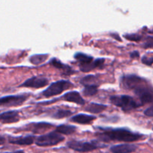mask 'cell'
<instances>
[{
  "label": "cell",
  "instance_id": "cell-20",
  "mask_svg": "<svg viewBox=\"0 0 153 153\" xmlns=\"http://www.w3.org/2000/svg\"><path fill=\"white\" fill-rule=\"evenodd\" d=\"M49 57L48 54H38V55H31L29 58V61L34 65H39L44 62Z\"/></svg>",
  "mask_w": 153,
  "mask_h": 153
},
{
  "label": "cell",
  "instance_id": "cell-9",
  "mask_svg": "<svg viewBox=\"0 0 153 153\" xmlns=\"http://www.w3.org/2000/svg\"><path fill=\"white\" fill-rule=\"evenodd\" d=\"M133 91L137 96L140 101L141 102V105L153 102V90L147 88L145 84L138 87Z\"/></svg>",
  "mask_w": 153,
  "mask_h": 153
},
{
  "label": "cell",
  "instance_id": "cell-24",
  "mask_svg": "<svg viewBox=\"0 0 153 153\" xmlns=\"http://www.w3.org/2000/svg\"><path fill=\"white\" fill-rule=\"evenodd\" d=\"M123 37L127 40H131V41L138 42L142 40V36L138 34H135V33H134V34H124Z\"/></svg>",
  "mask_w": 153,
  "mask_h": 153
},
{
  "label": "cell",
  "instance_id": "cell-31",
  "mask_svg": "<svg viewBox=\"0 0 153 153\" xmlns=\"http://www.w3.org/2000/svg\"><path fill=\"white\" fill-rule=\"evenodd\" d=\"M152 130H153V128H152Z\"/></svg>",
  "mask_w": 153,
  "mask_h": 153
},
{
  "label": "cell",
  "instance_id": "cell-8",
  "mask_svg": "<svg viewBox=\"0 0 153 153\" xmlns=\"http://www.w3.org/2000/svg\"><path fill=\"white\" fill-rule=\"evenodd\" d=\"M29 97V94H19V95H10L2 97L0 99V104L1 106H19L23 104Z\"/></svg>",
  "mask_w": 153,
  "mask_h": 153
},
{
  "label": "cell",
  "instance_id": "cell-30",
  "mask_svg": "<svg viewBox=\"0 0 153 153\" xmlns=\"http://www.w3.org/2000/svg\"><path fill=\"white\" fill-rule=\"evenodd\" d=\"M1 153H24V151L17 150V151H14V152H1Z\"/></svg>",
  "mask_w": 153,
  "mask_h": 153
},
{
  "label": "cell",
  "instance_id": "cell-2",
  "mask_svg": "<svg viewBox=\"0 0 153 153\" xmlns=\"http://www.w3.org/2000/svg\"><path fill=\"white\" fill-rule=\"evenodd\" d=\"M74 58L79 62L80 70L84 73H88L94 69L102 68L105 64V58L94 59L92 56L83 52H76Z\"/></svg>",
  "mask_w": 153,
  "mask_h": 153
},
{
  "label": "cell",
  "instance_id": "cell-10",
  "mask_svg": "<svg viewBox=\"0 0 153 153\" xmlns=\"http://www.w3.org/2000/svg\"><path fill=\"white\" fill-rule=\"evenodd\" d=\"M49 84V79L44 77H38V76H33L29 78L22 84L19 85V88H30L39 89L46 86Z\"/></svg>",
  "mask_w": 153,
  "mask_h": 153
},
{
  "label": "cell",
  "instance_id": "cell-19",
  "mask_svg": "<svg viewBox=\"0 0 153 153\" xmlns=\"http://www.w3.org/2000/svg\"><path fill=\"white\" fill-rule=\"evenodd\" d=\"M76 127L74 126L67 125V124H61V125L58 126L55 128V131L61 134H66L69 135L73 133H74L76 130Z\"/></svg>",
  "mask_w": 153,
  "mask_h": 153
},
{
  "label": "cell",
  "instance_id": "cell-11",
  "mask_svg": "<svg viewBox=\"0 0 153 153\" xmlns=\"http://www.w3.org/2000/svg\"><path fill=\"white\" fill-rule=\"evenodd\" d=\"M19 120V116L17 111H8L0 114V121L2 124L14 123Z\"/></svg>",
  "mask_w": 153,
  "mask_h": 153
},
{
  "label": "cell",
  "instance_id": "cell-27",
  "mask_svg": "<svg viewBox=\"0 0 153 153\" xmlns=\"http://www.w3.org/2000/svg\"><path fill=\"white\" fill-rule=\"evenodd\" d=\"M144 114L147 117H153V105L150 106L149 108H146L144 111Z\"/></svg>",
  "mask_w": 153,
  "mask_h": 153
},
{
  "label": "cell",
  "instance_id": "cell-15",
  "mask_svg": "<svg viewBox=\"0 0 153 153\" xmlns=\"http://www.w3.org/2000/svg\"><path fill=\"white\" fill-rule=\"evenodd\" d=\"M49 64H51L52 67H55V68L59 69V70H63L64 74L67 75V76H69V75H71L73 73H76V71L73 70L70 66L64 64V63L61 62L60 60H58L56 58H52L50 60V61H49Z\"/></svg>",
  "mask_w": 153,
  "mask_h": 153
},
{
  "label": "cell",
  "instance_id": "cell-28",
  "mask_svg": "<svg viewBox=\"0 0 153 153\" xmlns=\"http://www.w3.org/2000/svg\"><path fill=\"white\" fill-rule=\"evenodd\" d=\"M140 56V54H139V52L137 51H134V52H131L130 53V57L131 58H137Z\"/></svg>",
  "mask_w": 153,
  "mask_h": 153
},
{
  "label": "cell",
  "instance_id": "cell-29",
  "mask_svg": "<svg viewBox=\"0 0 153 153\" xmlns=\"http://www.w3.org/2000/svg\"><path fill=\"white\" fill-rule=\"evenodd\" d=\"M111 35L112 37H114V38L116 39V40H119V41H122V40H121V38L119 37V35H118L117 34H115V33H114V34H111Z\"/></svg>",
  "mask_w": 153,
  "mask_h": 153
},
{
  "label": "cell",
  "instance_id": "cell-12",
  "mask_svg": "<svg viewBox=\"0 0 153 153\" xmlns=\"http://www.w3.org/2000/svg\"><path fill=\"white\" fill-rule=\"evenodd\" d=\"M61 99L67 102L75 103L79 105H84L85 103V100L82 98L81 94L78 91H72L64 94Z\"/></svg>",
  "mask_w": 153,
  "mask_h": 153
},
{
  "label": "cell",
  "instance_id": "cell-13",
  "mask_svg": "<svg viewBox=\"0 0 153 153\" xmlns=\"http://www.w3.org/2000/svg\"><path fill=\"white\" fill-rule=\"evenodd\" d=\"M97 119L95 116L91 114H78L75 116L72 117L70 120L73 123H76L78 124H82V125H88L91 123L94 120Z\"/></svg>",
  "mask_w": 153,
  "mask_h": 153
},
{
  "label": "cell",
  "instance_id": "cell-18",
  "mask_svg": "<svg viewBox=\"0 0 153 153\" xmlns=\"http://www.w3.org/2000/svg\"><path fill=\"white\" fill-rule=\"evenodd\" d=\"M107 108V105L99 104L96 102H91L85 108V111L91 114H100Z\"/></svg>",
  "mask_w": 153,
  "mask_h": 153
},
{
  "label": "cell",
  "instance_id": "cell-25",
  "mask_svg": "<svg viewBox=\"0 0 153 153\" xmlns=\"http://www.w3.org/2000/svg\"><path fill=\"white\" fill-rule=\"evenodd\" d=\"M144 49H152L153 48V36H147L145 39V42L143 45Z\"/></svg>",
  "mask_w": 153,
  "mask_h": 153
},
{
  "label": "cell",
  "instance_id": "cell-4",
  "mask_svg": "<svg viewBox=\"0 0 153 153\" xmlns=\"http://www.w3.org/2000/svg\"><path fill=\"white\" fill-rule=\"evenodd\" d=\"M67 146L70 149L79 152H88L94 151L101 147H105V145L100 144L96 140L92 141H79V140H70L67 142Z\"/></svg>",
  "mask_w": 153,
  "mask_h": 153
},
{
  "label": "cell",
  "instance_id": "cell-22",
  "mask_svg": "<svg viewBox=\"0 0 153 153\" xmlns=\"http://www.w3.org/2000/svg\"><path fill=\"white\" fill-rule=\"evenodd\" d=\"M73 112L70 110H64V109H59L56 112L52 115V117L55 118V119H63V118L68 117L70 115H72Z\"/></svg>",
  "mask_w": 153,
  "mask_h": 153
},
{
  "label": "cell",
  "instance_id": "cell-21",
  "mask_svg": "<svg viewBox=\"0 0 153 153\" xmlns=\"http://www.w3.org/2000/svg\"><path fill=\"white\" fill-rule=\"evenodd\" d=\"M83 94L86 97H92L98 92V85H91L85 86V88L82 91Z\"/></svg>",
  "mask_w": 153,
  "mask_h": 153
},
{
  "label": "cell",
  "instance_id": "cell-23",
  "mask_svg": "<svg viewBox=\"0 0 153 153\" xmlns=\"http://www.w3.org/2000/svg\"><path fill=\"white\" fill-rule=\"evenodd\" d=\"M96 76H93V75H89V76H85L82 78L80 80V83L82 84L84 86H88V85H96L95 81H96Z\"/></svg>",
  "mask_w": 153,
  "mask_h": 153
},
{
  "label": "cell",
  "instance_id": "cell-14",
  "mask_svg": "<svg viewBox=\"0 0 153 153\" xmlns=\"http://www.w3.org/2000/svg\"><path fill=\"white\" fill-rule=\"evenodd\" d=\"M137 146L131 143H123L112 146L111 147V152L113 153H131L135 152Z\"/></svg>",
  "mask_w": 153,
  "mask_h": 153
},
{
  "label": "cell",
  "instance_id": "cell-1",
  "mask_svg": "<svg viewBox=\"0 0 153 153\" xmlns=\"http://www.w3.org/2000/svg\"><path fill=\"white\" fill-rule=\"evenodd\" d=\"M101 132L97 134L100 139L103 141H122L130 143L134 142L143 138V134L138 132H134L126 128H102L100 127Z\"/></svg>",
  "mask_w": 153,
  "mask_h": 153
},
{
  "label": "cell",
  "instance_id": "cell-26",
  "mask_svg": "<svg viewBox=\"0 0 153 153\" xmlns=\"http://www.w3.org/2000/svg\"><path fill=\"white\" fill-rule=\"evenodd\" d=\"M142 63L146 65L151 66L153 64V57H148V56H143L142 58Z\"/></svg>",
  "mask_w": 153,
  "mask_h": 153
},
{
  "label": "cell",
  "instance_id": "cell-7",
  "mask_svg": "<svg viewBox=\"0 0 153 153\" xmlns=\"http://www.w3.org/2000/svg\"><path fill=\"white\" fill-rule=\"evenodd\" d=\"M145 80L137 75H125L120 79V85L123 88L127 90H135L138 87L144 85Z\"/></svg>",
  "mask_w": 153,
  "mask_h": 153
},
{
  "label": "cell",
  "instance_id": "cell-16",
  "mask_svg": "<svg viewBox=\"0 0 153 153\" xmlns=\"http://www.w3.org/2000/svg\"><path fill=\"white\" fill-rule=\"evenodd\" d=\"M9 143L16 145H31L34 143V137L33 135L12 137L9 138Z\"/></svg>",
  "mask_w": 153,
  "mask_h": 153
},
{
  "label": "cell",
  "instance_id": "cell-17",
  "mask_svg": "<svg viewBox=\"0 0 153 153\" xmlns=\"http://www.w3.org/2000/svg\"><path fill=\"white\" fill-rule=\"evenodd\" d=\"M28 129H31V131L34 133H40L43 132L46 130L49 129V128L52 127V124L48 123H34L29 125H27Z\"/></svg>",
  "mask_w": 153,
  "mask_h": 153
},
{
  "label": "cell",
  "instance_id": "cell-6",
  "mask_svg": "<svg viewBox=\"0 0 153 153\" xmlns=\"http://www.w3.org/2000/svg\"><path fill=\"white\" fill-rule=\"evenodd\" d=\"M64 140V136L55 131L37 137L35 139V143L38 146H51L58 144Z\"/></svg>",
  "mask_w": 153,
  "mask_h": 153
},
{
  "label": "cell",
  "instance_id": "cell-5",
  "mask_svg": "<svg viewBox=\"0 0 153 153\" xmlns=\"http://www.w3.org/2000/svg\"><path fill=\"white\" fill-rule=\"evenodd\" d=\"M71 86H73V84L67 80L57 81L50 84L49 86L41 93V94L46 98H49L59 95L64 91L68 90Z\"/></svg>",
  "mask_w": 153,
  "mask_h": 153
},
{
  "label": "cell",
  "instance_id": "cell-3",
  "mask_svg": "<svg viewBox=\"0 0 153 153\" xmlns=\"http://www.w3.org/2000/svg\"><path fill=\"white\" fill-rule=\"evenodd\" d=\"M110 102L117 107L120 108L124 112H129L141 105V104H138L132 97L128 95L111 96Z\"/></svg>",
  "mask_w": 153,
  "mask_h": 153
}]
</instances>
